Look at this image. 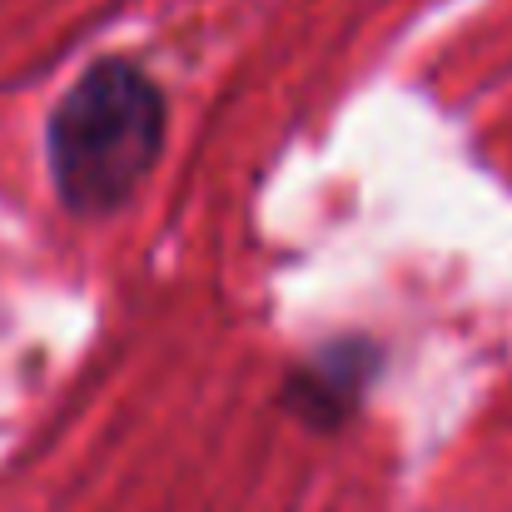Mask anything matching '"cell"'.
I'll return each instance as SVG.
<instances>
[{"mask_svg":"<svg viewBox=\"0 0 512 512\" xmlns=\"http://www.w3.org/2000/svg\"><path fill=\"white\" fill-rule=\"evenodd\" d=\"M50 174L75 214L120 209L165 145V95L130 60H100L50 115Z\"/></svg>","mask_w":512,"mask_h":512,"instance_id":"6da1fadb","label":"cell"}]
</instances>
